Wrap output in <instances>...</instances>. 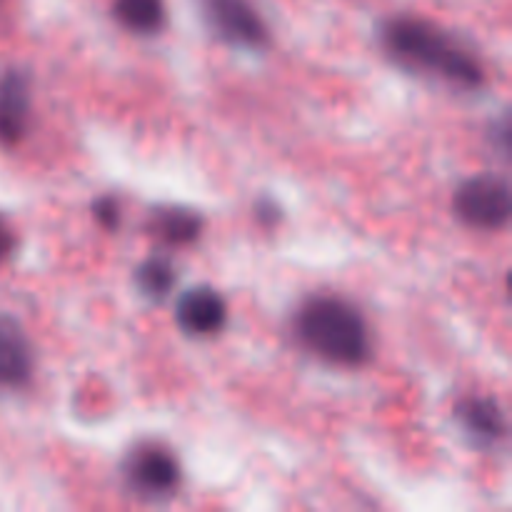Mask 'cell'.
Instances as JSON below:
<instances>
[{
	"label": "cell",
	"instance_id": "obj_1",
	"mask_svg": "<svg viewBox=\"0 0 512 512\" xmlns=\"http://www.w3.org/2000/svg\"><path fill=\"white\" fill-rule=\"evenodd\" d=\"M380 40L395 63L415 73H430L458 88H480L485 83L478 55L430 20L415 15L390 18L380 30Z\"/></svg>",
	"mask_w": 512,
	"mask_h": 512
},
{
	"label": "cell",
	"instance_id": "obj_2",
	"mask_svg": "<svg viewBox=\"0 0 512 512\" xmlns=\"http://www.w3.org/2000/svg\"><path fill=\"white\" fill-rule=\"evenodd\" d=\"M295 335L318 358L355 368L373 353L368 320L340 295H313L295 313Z\"/></svg>",
	"mask_w": 512,
	"mask_h": 512
},
{
	"label": "cell",
	"instance_id": "obj_3",
	"mask_svg": "<svg viewBox=\"0 0 512 512\" xmlns=\"http://www.w3.org/2000/svg\"><path fill=\"white\" fill-rule=\"evenodd\" d=\"M120 475L125 488L145 500L170 498L183 478L178 458L158 443H140L130 448L120 465Z\"/></svg>",
	"mask_w": 512,
	"mask_h": 512
},
{
	"label": "cell",
	"instance_id": "obj_4",
	"mask_svg": "<svg viewBox=\"0 0 512 512\" xmlns=\"http://www.w3.org/2000/svg\"><path fill=\"white\" fill-rule=\"evenodd\" d=\"M453 210L465 225L475 230H503L510 223L512 193L508 180L483 173L465 180L453 198Z\"/></svg>",
	"mask_w": 512,
	"mask_h": 512
},
{
	"label": "cell",
	"instance_id": "obj_5",
	"mask_svg": "<svg viewBox=\"0 0 512 512\" xmlns=\"http://www.w3.org/2000/svg\"><path fill=\"white\" fill-rule=\"evenodd\" d=\"M208 28L223 43L258 50L270 43V30L250 0H200Z\"/></svg>",
	"mask_w": 512,
	"mask_h": 512
},
{
	"label": "cell",
	"instance_id": "obj_6",
	"mask_svg": "<svg viewBox=\"0 0 512 512\" xmlns=\"http://www.w3.org/2000/svg\"><path fill=\"white\" fill-rule=\"evenodd\" d=\"M175 320L183 333L193 338H208L220 333L228 323V303L218 290L208 285L188 288L175 303Z\"/></svg>",
	"mask_w": 512,
	"mask_h": 512
},
{
	"label": "cell",
	"instance_id": "obj_7",
	"mask_svg": "<svg viewBox=\"0 0 512 512\" xmlns=\"http://www.w3.org/2000/svg\"><path fill=\"white\" fill-rule=\"evenodd\" d=\"M33 93L30 78L18 68L0 73V143L15 145L28 135Z\"/></svg>",
	"mask_w": 512,
	"mask_h": 512
},
{
	"label": "cell",
	"instance_id": "obj_8",
	"mask_svg": "<svg viewBox=\"0 0 512 512\" xmlns=\"http://www.w3.org/2000/svg\"><path fill=\"white\" fill-rule=\"evenodd\" d=\"M460 428L470 435L478 445H495L508 433V420L503 408L490 395H468L455 408Z\"/></svg>",
	"mask_w": 512,
	"mask_h": 512
},
{
	"label": "cell",
	"instance_id": "obj_9",
	"mask_svg": "<svg viewBox=\"0 0 512 512\" xmlns=\"http://www.w3.org/2000/svg\"><path fill=\"white\" fill-rule=\"evenodd\" d=\"M30 375H33V345L13 318L0 315V388L28 385Z\"/></svg>",
	"mask_w": 512,
	"mask_h": 512
},
{
	"label": "cell",
	"instance_id": "obj_10",
	"mask_svg": "<svg viewBox=\"0 0 512 512\" xmlns=\"http://www.w3.org/2000/svg\"><path fill=\"white\" fill-rule=\"evenodd\" d=\"M150 233L168 245H190L203 233V215L180 205L150 210Z\"/></svg>",
	"mask_w": 512,
	"mask_h": 512
},
{
	"label": "cell",
	"instance_id": "obj_11",
	"mask_svg": "<svg viewBox=\"0 0 512 512\" xmlns=\"http://www.w3.org/2000/svg\"><path fill=\"white\" fill-rule=\"evenodd\" d=\"M113 15L135 35H155L165 25V0H113Z\"/></svg>",
	"mask_w": 512,
	"mask_h": 512
},
{
	"label": "cell",
	"instance_id": "obj_12",
	"mask_svg": "<svg viewBox=\"0 0 512 512\" xmlns=\"http://www.w3.org/2000/svg\"><path fill=\"white\" fill-rule=\"evenodd\" d=\"M135 285H138L140 293L153 300L168 298L175 285V270L170 260L163 255H150L135 270Z\"/></svg>",
	"mask_w": 512,
	"mask_h": 512
},
{
	"label": "cell",
	"instance_id": "obj_13",
	"mask_svg": "<svg viewBox=\"0 0 512 512\" xmlns=\"http://www.w3.org/2000/svg\"><path fill=\"white\" fill-rule=\"evenodd\" d=\"M93 218L103 225L105 230H118L120 218H123V210H120L118 198L113 195H103L93 203Z\"/></svg>",
	"mask_w": 512,
	"mask_h": 512
},
{
	"label": "cell",
	"instance_id": "obj_14",
	"mask_svg": "<svg viewBox=\"0 0 512 512\" xmlns=\"http://www.w3.org/2000/svg\"><path fill=\"white\" fill-rule=\"evenodd\" d=\"M280 213H283V210L278 208V203H275L273 198H260L258 203H255V218H258L263 225L278 223Z\"/></svg>",
	"mask_w": 512,
	"mask_h": 512
},
{
	"label": "cell",
	"instance_id": "obj_15",
	"mask_svg": "<svg viewBox=\"0 0 512 512\" xmlns=\"http://www.w3.org/2000/svg\"><path fill=\"white\" fill-rule=\"evenodd\" d=\"M13 250H15V233H13V228H10L8 220L0 215V263L10 258V255H13Z\"/></svg>",
	"mask_w": 512,
	"mask_h": 512
}]
</instances>
